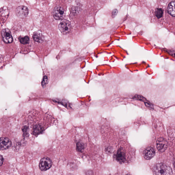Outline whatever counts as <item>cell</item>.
I'll use <instances>...</instances> for the list:
<instances>
[{"mask_svg": "<svg viewBox=\"0 0 175 175\" xmlns=\"http://www.w3.org/2000/svg\"><path fill=\"white\" fill-rule=\"evenodd\" d=\"M153 171L157 175H170L173 174L171 168L162 163L155 165L153 168Z\"/></svg>", "mask_w": 175, "mask_h": 175, "instance_id": "1", "label": "cell"}, {"mask_svg": "<svg viewBox=\"0 0 175 175\" xmlns=\"http://www.w3.org/2000/svg\"><path fill=\"white\" fill-rule=\"evenodd\" d=\"M71 23L66 20H63L59 25L60 31L64 35L68 34L71 31Z\"/></svg>", "mask_w": 175, "mask_h": 175, "instance_id": "2", "label": "cell"}, {"mask_svg": "<svg viewBox=\"0 0 175 175\" xmlns=\"http://www.w3.org/2000/svg\"><path fill=\"white\" fill-rule=\"evenodd\" d=\"M52 161L49 158L44 157L41 159L39 164V168L42 171H45L50 168L52 165Z\"/></svg>", "mask_w": 175, "mask_h": 175, "instance_id": "3", "label": "cell"}, {"mask_svg": "<svg viewBox=\"0 0 175 175\" xmlns=\"http://www.w3.org/2000/svg\"><path fill=\"white\" fill-rule=\"evenodd\" d=\"M65 15V11L61 7L59 6L55 7L54 9L53 16L55 20H62L64 18Z\"/></svg>", "mask_w": 175, "mask_h": 175, "instance_id": "4", "label": "cell"}, {"mask_svg": "<svg viewBox=\"0 0 175 175\" xmlns=\"http://www.w3.org/2000/svg\"><path fill=\"white\" fill-rule=\"evenodd\" d=\"M156 146L158 150L160 152H164L166 150L168 147V142L166 140L160 137L156 141Z\"/></svg>", "mask_w": 175, "mask_h": 175, "instance_id": "5", "label": "cell"}, {"mask_svg": "<svg viewBox=\"0 0 175 175\" xmlns=\"http://www.w3.org/2000/svg\"><path fill=\"white\" fill-rule=\"evenodd\" d=\"M1 35L4 43L6 44H10L13 42V39L10 30L9 29H5L2 30Z\"/></svg>", "mask_w": 175, "mask_h": 175, "instance_id": "6", "label": "cell"}, {"mask_svg": "<svg viewBox=\"0 0 175 175\" xmlns=\"http://www.w3.org/2000/svg\"><path fill=\"white\" fill-rule=\"evenodd\" d=\"M28 9L27 7L21 6L18 7L16 9V15L21 18L27 17L29 13Z\"/></svg>", "mask_w": 175, "mask_h": 175, "instance_id": "7", "label": "cell"}, {"mask_svg": "<svg viewBox=\"0 0 175 175\" xmlns=\"http://www.w3.org/2000/svg\"><path fill=\"white\" fill-rule=\"evenodd\" d=\"M12 142L10 139L6 137L0 138V150H4L10 148Z\"/></svg>", "mask_w": 175, "mask_h": 175, "instance_id": "8", "label": "cell"}, {"mask_svg": "<svg viewBox=\"0 0 175 175\" xmlns=\"http://www.w3.org/2000/svg\"><path fill=\"white\" fill-rule=\"evenodd\" d=\"M155 154V149L152 147L146 148L144 151V157L146 159L150 160L154 157Z\"/></svg>", "mask_w": 175, "mask_h": 175, "instance_id": "9", "label": "cell"}, {"mask_svg": "<svg viewBox=\"0 0 175 175\" xmlns=\"http://www.w3.org/2000/svg\"><path fill=\"white\" fill-rule=\"evenodd\" d=\"M117 160L120 163H123L126 160V155L122 148L120 149L116 155Z\"/></svg>", "mask_w": 175, "mask_h": 175, "instance_id": "10", "label": "cell"}, {"mask_svg": "<svg viewBox=\"0 0 175 175\" xmlns=\"http://www.w3.org/2000/svg\"><path fill=\"white\" fill-rule=\"evenodd\" d=\"M175 1H172L170 2L167 8V11L168 13L172 17H174L175 16Z\"/></svg>", "mask_w": 175, "mask_h": 175, "instance_id": "11", "label": "cell"}, {"mask_svg": "<svg viewBox=\"0 0 175 175\" xmlns=\"http://www.w3.org/2000/svg\"><path fill=\"white\" fill-rule=\"evenodd\" d=\"M44 128L42 126L37 125L34 126L33 129V134L34 135L37 136L41 134L43 132Z\"/></svg>", "mask_w": 175, "mask_h": 175, "instance_id": "12", "label": "cell"}, {"mask_svg": "<svg viewBox=\"0 0 175 175\" xmlns=\"http://www.w3.org/2000/svg\"><path fill=\"white\" fill-rule=\"evenodd\" d=\"M33 38L34 41L37 43H41L43 41L42 35L38 32H35L33 34Z\"/></svg>", "mask_w": 175, "mask_h": 175, "instance_id": "13", "label": "cell"}, {"mask_svg": "<svg viewBox=\"0 0 175 175\" xmlns=\"http://www.w3.org/2000/svg\"><path fill=\"white\" fill-rule=\"evenodd\" d=\"M18 39L21 43L24 45L29 44L30 42V38L28 36L20 37Z\"/></svg>", "mask_w": 175, "mask_h": 175, "instance_id": "14", "label": "cell"}, {"mask_svg": "<svg viewBox=\"0 0 175 175\" xmlns=\"http://www.w3.org/2000/svg\"><path fill=\"white\" fill-rule=\"evenodd\" d=\"M76 149L79 152H82L84 149L83 144L80 142H78L76 144Z\"/></svg>", "mask_w": 175, "mask_h": 175, "instance_id": "15", "label": "cell"}, {"mask_svg": "<svg viewBox=\"0 0 175 175\" xmlns=\"http://www.w3.org/2000/svg\"><path fill=\"white\" fill-rule=\"evenodd\" d=\"M163 15V10L162 8H158L156 9L155 15L156 17L159 18L162 17Z\"/></svg>", "mask_w": 175, "mask_h": 175, "instance_id": "16", "label": "cell"}, {"mask_svg": "<svg viewBox=\"0 0 175 175\" xmlns=\"http://www.w3.org/2000/svg\"><path fill=\"white\" fill-rule=\"evenodd\" d=\"M134 98V99L140 100V101L145 102V103L148 102V101H147L145 98H144L141 95H135Z\"/></svg>", "mask_w": 175, "mask_h": 175, "instance_id": "17", "label": "cell"}, {"mask_svg": "<svg viewBox=\"0 0 175 175\" xmlns=\"http://www.w3.org/2000/svg\"><path fill=\"white\" fill-rule=\"evenodd\" d=\"M22 131L23 133V135L25 137L27 136L28 134L29 127L27 126H25L23 127L22 129Z\"/></svg>", "mask_w": 175, "mask_h": 175, "instance_id": "18", "label": "cell"}, {"mask_svg": "<svg viewBox=\"0 0 175 175\" xmlns=\"http://www.w3.org/2000/svg\"><path fill=\"white\" fill-rule=\"evenodd\" d=\"M48 78L47 76H45L44 77L42 82V86L44 87L48 83Z\"/></svg>", "mask_w": 175, "mask_h": 175, "instance_id": "19", "label": "cell"}, {"mask_svg": "<svg viewBox=\"0 0 175 175\" xmlns=\"http://www.w3.org/2000/svg\"><path fill=\"white\" fill-rule=\"evenodd\" d=\"M118 13V11L117 9H114L112 12L111 16L113 18H115Z\"/></svg>", "mask_w": 175, "mask_h": 175, "instance_id": "20", "label": "cell"}, {"mask_svg": "<svg viewBox=\"0 0 175 175\" xmlns=\"http://www.w3.org/2000/svg\"><path fill=\"white\" fill-rule=\"evenodd\" d=\"M4 162V158L3 156L0 155V167L3 164Z\"/></svg>", "mask_w": 175, "mask_h": 175, "instance_id": "21", "label": "cell"}]
</instances>
